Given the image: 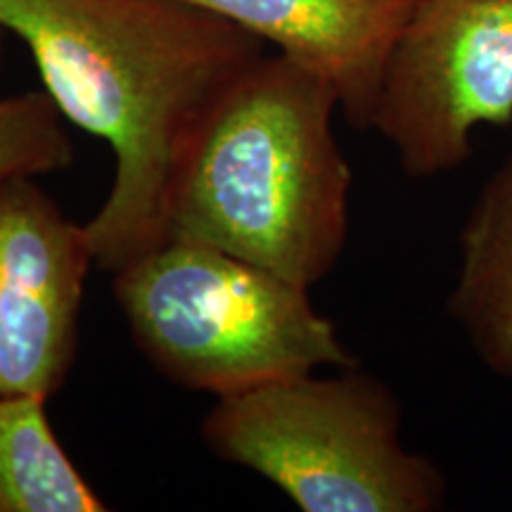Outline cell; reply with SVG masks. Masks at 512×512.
<instances>
[{"label":"cell","instance_id":"1","mask_svg":"<svg viewBox=\"0 0 512 512\" xmlns=\"http://www.w3.org/2000/svg\"><path fill=\"white\" fill-rule=\"evenodd\" d=\"M0 29L27 43L62 117L112 147L86 223L95 264L117 273L162 247L190 133L264 41L183 0H0Z\"/></svg>","mask_w":512,"mask_h":512},{"label":"cell","instance_id":"2","mask_svg":"<svg viewBox=\"0 0 512 512\" xmlns=\"http://www.w3.org/2000/svg\"><path fill=\"white\" fill-rule=\"evenodd\" d=\"M323 76L261 55L190 133L169 200V240H192L311 287L349 235L354 176Z\"/></svg>","mask_w":512,"mask_h":512},{"label":"cell","instance_id":"3","mask_svg":"<svg viewBox=\"0 0 512 512\" xmlns=\"http://www.w3.org/2000/svg\"><path fill=\"white\" fill-rule=\"evenodd\" d=\"M114 294L159 373L216 399L358 366L309 287L200 242L171 238L119 268Z\"/></svg>","mask_w":512,"mask_h":512},{"label":"cell","instance_id":"4","mask_svg":"<svg viewBox=\"0 0 512 512\" xmlns=\"http://www.w3.org/2000/svg\"><path fill=\"white\" fill-rule=\"evenodd\" d=\"M401 430L396 394L351 366L219 396L202 439L304 512H437L448 498L444 472L403 444Z\"/></svg>","mask_w":512,"mask_h":512},{"label":"cell","instance_id":"5","mask_svg":"<svg viewBox=\"0 0 512 512\" xmlns=\"http://www.w3.org/2000/svg\"><path fill=\"white\" fill-rule=\"evenodd\" d=\"M512 124V0H415L384 72L373 131L425 181L472 157L479 126Z\"/></svg>","mask_w":512,"mask_h":512},{"label":"cell","instance_id":"6","mask_svg":"<svg viewBox=\"0 0 512 512\" xmlns=\"http://www.w3.org/2000/svg\"><path fill=\"white\" fill-rule=\"evenodd\" d=\"M31 178L0 183V396L50 399L72 368L93 252Z\"/></svg>","mask_w":512,"mask_h":512},{"label":"cell","instance_id":"7","mask_svg":"<svg viewBox=\"0 0 512 512\" xmlns=\"http://www.w3.org/2000/svg\"><path fill=\"white\" fill-rule=\"evenodd\" d=\"M323 76L356 131L373 128L384 72L415 0H183Z\"/></svg>","mask_w":512,"mask_h":512},{"label":"cell","instance_id":"8","mask_svg":"<svg viewBox=\"0 0 512 512\" xmlns=\"http://www.w3.org/2000/svg\"><path fill=\"white\" fill-rule=\"evenodd\" d=\"M448 316L491 375L512 382V150L467 211Z\"/></svg>","mask_w":512,"mask_h":512},{"label":"cell","instance_id":"9","mask_svg":"<svg viewBox=\"0 0 512 512\" xmlns=\"http://www.w3.org/2000/svg\"><path fill=\"white\" fill-rule=\"evenodd\" d=\"M43 396H0V512L107 508L64 453Z\"/></svg>","mask_w":512,"mask_h":512},{"label":"cell","instance_id":"10","mask_svg":"<svg viewBox=\"0 0 512 512\" xmlns=\"http://www.w3.org/2000/svg\"><path fill=\"white\" fill-rule=\"evenodd\" d=\"M62 119L48 93H0V183L50 174L72 164V143Z\"/></svg>","mask_w":512,"mask_h":512}]
</instances>
